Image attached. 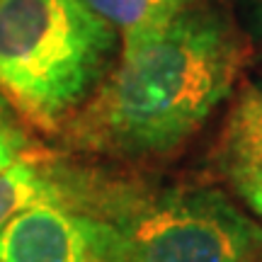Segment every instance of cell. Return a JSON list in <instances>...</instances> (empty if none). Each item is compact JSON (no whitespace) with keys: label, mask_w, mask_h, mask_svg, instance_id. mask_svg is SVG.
<instances>
[{"label":"cell","mask_w":262,"mask_h":262,"mask_svg":"<svg viewBox=\"0 0 262 262\" xmlns=\"http://www.w3.org/2000/svg\"><path fill=\"white\" fill-rule=\"evenodd\" d=\"M241 63L231 22L194 3L158 32L124 44L112 73L73 119L75 139L131 158L175 150L226 100Z\"/></svg>","instance_id":"obj_1"},{"label":"cell","mask_w":262,"mask_h":262,"mask_svg":"<svg viewBox=\"0 0 262 262\" xmlns=\"http://www.w3.org/2000/svg\"><path fill=\"white\" fill-rule=\"evenodd\" d=\"M117 41L83 0H0V95L56 129L102 83Z\"/></svg>","instance_id":"obj_2"},{"label":"cell","mask_w":262,"mask_h":262,"mask_svg":"<svg viewBox=\"0 0 262 262\" xmlns=\"http://www.w3.org/2000/svg\"><path fill=\"white\" fill-rule=\"evenodd\" d=\"M95 262H262V226L219 189H172L85 216Z\"/></svg>","instance_id":"obj_3"},{"label":"cell","mask_w":262,"mask_h":262,"mask_svg":"<svg viewBox=\"0 0 262 262\" xmlns=\"http://www.w3.org/2000/svg\"><path fill=\"white\" fill-rule=\"evenodd\" d=\"M0 262H95L85 214L61 202H39L0 231Z\"/></svg>","instance_id":"obj_4"},{"label":"cell","mask_w":262,"mask_h":262,"mask_svg":"<svg viewBox=\"0 0 262 262\" xmlns=\"http://www.w3.org/2000/svg\"><path fill=\"white\" fill-rule=\"evenodd\" d=\"M216 163L228 178L262 165V75L245 85L231 104L216 141Z\"/></svg>","instance_id":"obj_5"},{"label":"cell","mask_w":262,"mask_h":262,"mask_svg":"<svg viewBox=\"0 0 262 262\" xmlns=\"http://www.w3.org/2000/svg\"><path fill=\"white\" fill-rule=\"evenodd\" d=\"M83 3L122 34L124 44H129L165 27L178 15L192 8L196 0H83Z\"/></svg>","instance_id":"obj_6"},{"label":"cell","mask_w":262,"mask_h":262,"mask_svg":"<svg viewBox=\"0 0 262 262\" xmlns=\"http://www.w3.org/2000/svg\"><path fill=\"white\" fill-rule=\"evenodd\" d=\"M63 192L34 160L17 158L0 172V231L12 216L39 202H61Z\"/></svg>","instance_id":"obj_7"},{"label":"cell","mask_w":262,"mask_h":262,"mask_svg":"<svg viewBox=\"0 0 262 262\" xmlns=\"http://www.w3.org/2000/svg\"><path fill=\"white\" fill-rule=\"evenodd\" d=\"M25 146H27L25 134L15 129L12 124H8L5 117L0 114V172L25 156Z\"/></svg>","instance_id":"obj_8"},{"label":"cell","mask_w":262,"mask_h":262,"mask_svg":"<svg viewBox=\"0 0 262 262\" xmlns=\"http://www.w3.org/2000/svg\"><path fill=\"white\" fill-rule=\"evenodd\" d=\"M231 182L235 185L238 194L248 202V206L253 209V214L262 219V165L248 170V172H241V175H233Z\"/></svg>","instance_id":"obj_9"},{"label":"cell","mask_w":262,"mask_h":262,"mask_svg":"<svg viewBox=\"0 0 262 262\" xmlns=\"http://www.w3.org/2000/svg\"><path fill=\"white\" fill-rule=\"evenodd\" d=\"M250 17H253V29L257 39L262 41V0H253V10H250Z\"/></svg>","instance_id":"obj_10"},{"label":"cell","mask_w":262,"mask_h":262,"mask_svg":"<svg viewBox=\"0 0 262 262\" xmlns=\"http://www.w3.org/2000/svg\"><path fill=\"white\" fill-rule=\"evenodd\" d=\"M3 104H5V102H3V95H0V110H3Z\"/></svg>","instance_id":"obj_11"},{"label":"cell","mask_w":262,"mask_h":262,"mask_svg":"<svg viewBox=\"0 0 262 262\" xmlns=\"http://www.w3.org/2000/svg\"><path fill=\"white\" fill-rule=\"evenodd\" d=\"M0 114H3V110H0Z\"/></svg>","instance_id":"obj_12"}]
</instances>
